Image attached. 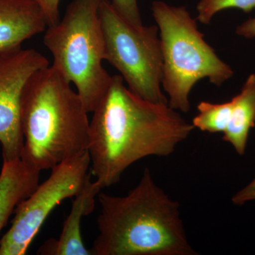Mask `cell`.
Instances as JSON below:
<instances>
[{"mask_svg":"<svg viewBox=\"0 0 255 255\" xmlns=\"http://www.w3.org/2000/svg\"><path fill=\"white\" fill-rule=\"evenodd\" d=\"M92 113L87 150L91 174L102 189L118 183L124 171L140 159L172 155L194 129L168 104L132 93L120 75L112 76Z\"/></svg>","mask_w":255,"mask_h":255,"instance_id":"obj_1","label":"cell"},{"mask_svg":"<svg viewBox=\"0 0 255 255\" xmlns=\"http://www.w3.org/2000/svg\"><path fill=\"white\" fill-rule=\"evenodd\" d=\"M98 236L94 255H196L188 240L180 205L146 167L136 187L124 196L100 192Z\"/></svg>","mask_w":255,"mask_h":255,"instance_id":"obj_2","label":"cell"},{"mask_svg":"<svg viewBox=\"0 0 255 255\" xmlns=\"http://www.w3.org/2000/svg\"><path fill=\"white\" fill-rule=\"evenodd\" d=\"M71 84L53 66L32 75L21 100V157L39 169H51L88 148L87 111Z\"/></svg>","mask_w":255,"mask_h":255,"instance_id":"obj_3","label":"cell"},{"mask_svg":"<svg viewBox=\"0 0 255 255\" xmlns=\"http://www.w3.org/2000/svg\"><path fill=\"white\" fill-rule=\"evenodd\" d=\"M160 38L163 75L162 87L171 108L187 113L189 95L196 84L207 79L220 87L234 73L218 56L198 28L197 20L184 6L154 1L151 6Z\"/></svg>","mask_w":255,"mask_h":255,"instance_id":"obj_4","label":"cell"},{"mask_svg":"<svg viewBox=\"0 0 255 255\" xmlns=\"http://www.w3.org/2000/svg\"><path fill=\"white\" fill-rule=\"evenodd\" d=\"M100 1L73 0L61 21L48 26L43 37L53 57L52 66L74 84L88 113L97 108L112 79L102 65L105 43Z\"/></svg>","mask_w":255,"mask_h":255,"instance_id":"obj_5","label":"cell"},{"mask_svg":"<svg viewBox=\"0 0 255 255\" xmlns=\"http://www.w3.org/2000/svg\"><path fill=\"white\" fill-rule=\"evenodd\" d=\"M99 14L105 60L118 70L132 93L154 103L168 104L162 90L163 58L157 26L128 22L110 0H101Z\"/></svg>","mask_w":255,"mask_h":255,"instance_id":"obj_6","label":"cell"},{"mask_svg":"<svg viewBox=\"0 0 255 255\" xmlns=\"http://www.w3.org/2000/svg\"><path fill=\"white\" fill-rule=\"evenodd\" d=\"M91 165L88 150L51 169L49 177L15 209L11 228L0 240V255H23L50 213L80 192Z\"/></svg>","mask_w":255,"mask_h":255,"instance_id":"obj_7","label":"cell"},{"mask_svg":"<svg viewBox=\"0 0 255 255\" xmlns=\"http://www.w3.org/2000/svg\"><path fill=\"white\" fill-rule=\"evenodd\" d=\"M48 65L46 57L33 48L20 47L0 52V144L3 160L21 157L23 90L33 74Z\"/></svg>","mask_w":255,"mask_h":255,"instance_id":"obj_8","label":"cell"},{"mask_svg":"<svg viewBox=\"0 0 255 255\" xmlns=\"http://www.w3.org/2000/svg\"><path fill=\"white\" fill-rule=\"evenodd\" d=\"M102 189L97 181L92 182L90 174L81 190L74 197L71 211L64 223L59 238L46 242L38 250V254L92 255L91 250L87 249L82 239L81 221L83 216L91 214L95 209L96 197Z\"/></svg>","mask_w":255,"mask_h":255,"instance_id":"obj_9","label":"cell"},{"mask_svg":"<svg viewBox=\"0 0 255 255\" xmlns=\"http://www.w3.org/2000/svg\"><path fill=\"white\" fill-rule=\"evenodd\" d=\"M47 27L41 9L32 0H0V52L20 48Z\"/></svg>","mask_w":255,"mask_h":255,"instance_id":"obj_10","label":"cell"},{"mask_svg":"<svg viewBox=\"0 0 255 255\" xmlns=\"http://www.w3.org/2000/svg\"><path fill=\"white\" fill-rule=\"evenodd\" d=\"M41 171L21 157L3 160L0 172V232L21 201L39 184Z\"/></svg>","mask_w":255,"mask_h":255,"instance_id":"obj_11","label":"cell"},{"mask_svg":"<svg viewBox=\"0 0 255 255\" xmlns=\"http://www.w3.org/2000/svg\"><path fill=\"white\" fill-rule=\"evenodd\" d=\"M231 119L223 140L233 146L240 155H245L248 137L255 127V75L248 77L241 92L232 98Z\"/></svg>","mask_w":255,"mask_h":255,"instance_id":"obj_12","label":"cell"},{"mask_svg":"<svg viewBox=\"0 0 255 255\" xmlns=\"http://www.w3.org/2000/svg\"><path fill=\"white\" fill-rule=\"evenodd\" d=\"M232 107V100L221 104L201 102L197 106L198 114L191 124L194 128L203 132H223L229 123Z\"/></svg>","mask_w":255,"mask_h":255,"instance_id":"obj_13","label":"cell"},{"mask_svg":"<svg viewBox=\"0 0 255 255\" xmlns=\"http://www.w3.org/2000/svg\"><path fill=\"white\" fill-rule=\"evenodd\" d=\"M228 9L251 12L255 9V0H200L196 6V20L203 24L209 25L218 13Z\"/></svg>","mask_w":255,"mask_h":255,"instance_id":"obj_14","label":"cell"},{"mask_svg":"<svg viewBox=\"0 0 255 255\" xmlns=\"http://www.w3.org/2000/svg\"><path fill=\"white\" fill-rule=\"evenodd\" d=\"M115 11L128 22L134 26L143 25L137 0H111Z\"/></svg>","mask_w":255,"mask_h":255,"instance_id":"obj_15","label":"cell"},{"mask_svg":"<svg viewBox=\"0 0 255 255\" xmlns=\"http://www.w3.org/2000/svg\"><path fill=\"white\" fill-rule=\"evenodd\" d=\"M41 9L47 26H54L59 22V3L60 0H32Z\"/></svg>","mask_w":255,"mask_h":255,"instance_id":"obj_16","label":"cell"},{"mask_svg":"<svg viewBox=\"0 0 255 255\" xmlns=\"http://www.w3.org/2000/svg\"><path fill=\"white\" fill-rule=\"evenodd\" d=\"M253 201H255V178L232 198L233 204L237 206H243Z\"/></svg>","mask_w":255,"mask_h":255,"instance_id":"obj_17","label":"cell"},{"mask_svg":"<svg viewBox=\"0 0 255 255\" xmlns=\"http://www.w3.org/2000/svg\"><path fill=\"white\" fill-rule=\"evenodd\" d=\"M236 33L246 38H255V16L239 25L236 28Z\"/></svg>","mask_w":255,"mask_h":255,"instance_id":"obj_18","label":"cell"}]
</instances>
